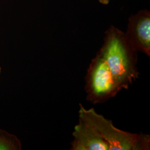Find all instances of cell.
<instances>
[{"mask_svg": "<svg viewBox=\"0 0 150 150\" xmlns=\"http://www.w3.org/2000/svg\"><path fill=\"white\" fill-rule=\"evenodd\" d=\"M107 64L116 84L121 89L129 86L139 77L137 51L131 45L125 33L111 26L105 32L103 43L98 50Z\"/></svg>", "mask_w": 150, "mask_h": 150, "instance_id": "obj_1", "label": "cell"}, {"mask_svg": "<svg viewBox=\"0 0 150 150\" xmlns=\"http://www.w3.org/2000/svg\"><path fill=\"white\" fill-rule=\"evenodd\" d=\"M79 118L89 123L107 143L109 150H148L150 135L132 134L116 127L112 121L97 112L93 108L87 110L80 103Z\"/></svg>", "mask_w": 150, "mask_h": 150, "instance_id": "obj_2", "label": "cell"}, {"mask_svg": "<svg viewBox=\"0 0 150 150\" xmlns=\"http://www.w3.org/2000/svg\"><path fill=\"white\" fill-rule=\"evenodd\" d=\"M85 90L86 100L93 105L106 102L121 91L113 77L107 62L99 51L92 59L87 71Z\"/></svg>", "mask_w": 150, "mask_h": 150, "instance_id": "obj_3", "label": "cell"}, {"mask_svg": "<svg viewBox=\"0 0 150 150\" xmlns=\"http://www.w3.org/2000/svg\"><path fill=\"white\" fill-rule=\"evenodd\" d=\"M131 45L137 52L150 56V12L142 10L129 18L125 33Z\"/></svg>", "mask_w": 150, "mask_h": 150, "instance_id": "obj_4", "label": "cell"}, {"mask_svg": "<svg viewBox=\"0 0 150 150\" xmlns=\"http://www.w3.org/2000/svg\"><path fill=\"white\" fill-rule=\"evenodd\" d=\"M71 150H109L107 143L89 123L79 118L72 132Z\"/></svg>", "mask_w": 150, "mask_h": 150, "instance_id": "obj_5", "label": "cell"}, {"mask_svg": "<svg viewBox=\"0 0 150 150\" xmlns=\"http://www.w3.org/2000/svg\"><path fill=\"white\" fill-rule=\"evenodd\" d=\"M20 149V142L15 136L0 129V150Z\"/></svg>", "mask_w": 150, "mask_h": 150, "instance_id": "obj_6", "label": "cell"}, {"mask_svg": "<svg viewBox=\"0 0 150 150\" xmlns=\"http://www.w3.org/2000/svg\"><path fill=\"white\" fill-rule=\"evenodd\" d=\"M111 0H98V1L103 5H108Z\"/></svg>", "mask_w": 150, "mask_h": 150, "instance_id": "obj_7", "label": "cell"}, {"mask_svg": "<svg viewBox=\"0 0 150 150\" xmlns=\"http://www.w3.org/2000/svg\"><path fill=\"white\" fill-rule=\"evenodd\" d=\"M1 67H0V75H1Z\"/></svg>", "mask_w": 150, "mask_h": 150, "instance_id": "obj_8", "label": "cell"}]
</instances>
